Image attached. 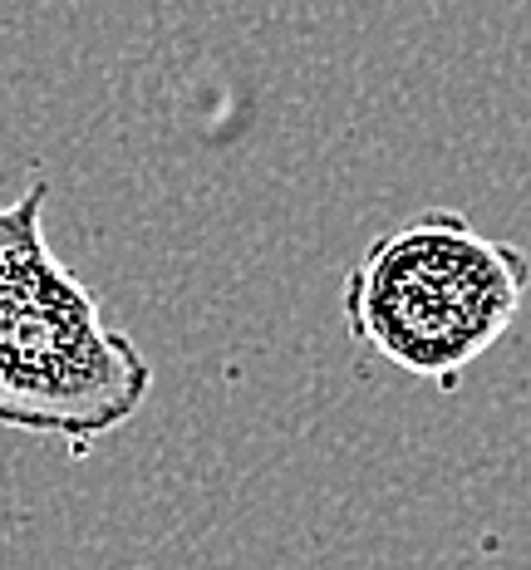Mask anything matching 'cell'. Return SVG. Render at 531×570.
<instances>
[{
	"label": "cell",
	"instance_id": "1",
	"mask_svg": "<svg viewBox=\"0 0 531 570\" xmlns=\"http://www.w3.org/2000/svg\"><path fill=\"white\" fill-rule=\"evenodd\" d=\"M50 183L0 202V428L89 448L144 413L153 364L45 232Z\"/></svg>",
	"mask_w": 531,
	"mask_h": 570
},
{
	"label": "cell",
	"instance_id": "2",
	"mask_svg": "<svg viewBox=\"0 0 531 570\" xmlns=\"http://www.w3.org/2000/svg\"><path fill=\"white\" fill-rule=\"evenodd\" d=\"M527 295L531 256L522 246L488 236L453 207H433L364 246L340 285V315L360 350L453 394L517 325Z\"/></svg>",
	"mask_w": 531,
	"mask_h": 570
}]
</instances>
